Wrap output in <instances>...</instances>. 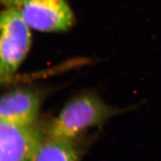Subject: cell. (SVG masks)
<instances>
[{
  "instance_id": "1",
  "label": "cell",
  "mask_w": 161,
  "mask_h": 161,
  "mask_svg": "<svg viewBox=\"0 0 161 161\" xmlns=\"http://www.w3.org/2000/svg\"><path fill=\"white\" fill-rule=\"evenodd\" d=\"M140 102L124 108L114 107L96 95L83 94L64 105L48 128V136L73 141L86 130L101 125L115 115L138 109Z\"/></svg>"
},
{
  "instance_id": "2",
  "label": "cell",
  "mask_w": 161,
  "mask_h": 161,
  "mask_svg": "<svg viewBox=\"0 0 161 161\" xmlns=\"http://www.w3.org/2000/svg\"><path fill=\"white\" fill-rule=\"evenodd\" d=\"M30 28L14 10L0 12V85L11 82L31 46Z\"/></svg>"
},
{
  "instance_id": "3",
  "label": "cell",
  "mask_w": 161,
  "mask_h": 161,
  "mask_svg": "<svg viewBox=\"0 0 161 161\" xmlns=\"http://www.w3.org/2000/svg\"><path fill=\"white\" fill-rule=\"evenodd\" d=\"M0 5L16 11L30 28L40 32L66 31L75 23L66 0H0Z\"/></svg>"
},
{
  "instance_id": "4",
  "label": "cell",
  "mask_w": 161,
  "mask_h": 161,
  "mask_svg": "<svg viewBox=\"0 0 161 161\" xmlns=\"http://www.w3.org/2000/svg\"><path fill=\"white\" fill-rule=\"evenodd\" d=\"M42 138L36 124L22 127L0 119V161H30Z\"/></svg>"
},
{
  "instance_id": "5",
  "label": "cell",
  "mask_w": 161,
  "mask_h": 161,
  "mask_svg": "<svg viewBox=\"0 0 161 161\" xmlns=\"http://www.w3.org/2000/svg\"><path fill=\"white\" fill-rule=\"evenodd\" d=\"M41 105L37 92L28 88L16 89L0 97V119L15 125H36Z\"/></svg>"
},
{
  "instance_id": "6",
  "label": "cell",
  "mask_w": 161,
  "mask_h": 161,
  "mask_svg": "<svg viewBox=\"0 0 161 161\" xmlns=\"http://www.w3.org/2000/svg\"><path fill=\"white\" fill-rule=\"evenodd\" d=\"M30 161H80L73 141L47 136L40 141Z\"/></svg>"
}]
</instances>
